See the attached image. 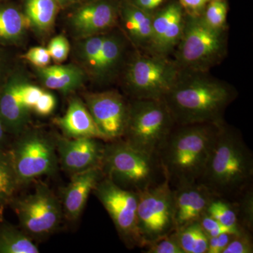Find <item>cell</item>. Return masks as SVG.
Masks as SVG:
<instances>
[{
    "label": "cell",
    "mask_w": 253,
    "mask_h": 253,
    "mask_svg": "<svg viewBox=\"0 0 253 253\" xmlns=\"http://www.w3.org/2000/svg\"><path fill=\"white\" fill-rule=\"evenodd\" d=\"M172 189L176 231L199 221L214 196L197 181L184 183Z\"/></svg>",
    "instance_id": "cell-14"
},
{
    "label": "cell",
    "mask_w": 253,
    "mask_h": 253,
    "mask_svg": "<svg viewBox=\"0 0 253 253\" xmlns=\"http://www.w3.org/2000/svg\"><path fill=\"white\" fill-rule=\"evenodd\" d=\"M253 181L252 151L239 130L224 123L197 182L215 197L234 201Z\"/></svg>",
    "instance_id": "cell-2"
},
{
    "label": "cell",
    "mask_w": 253,
    "mask_h": 253,
    "mask_svg": "<svg viewBox=\"0 0 253 253\" xmlns=\"http://www.w3.org/2000/svg\"><path fill=\"white\" fill-rule=\"evenodd\" d=\"M7 148L20 186L27 185L37 178L53 175L57 171L55 139L41 131H23Z\"/></svg>",
    "instance_id": "cell-8"
},
{
    "label": "cell",
    "mask_w": 253,
    "mask_h": 253,
    "mask_svg": "<svg viewBox=\"0 0 253 253\" xmlns=\"http://www.w3.org/2000/svg\"><path fill=\"white\" fill-rule=\"evenodd\" d=\"M38 246L22 229L0 217V253H38Z\"/></svg>",
    "instance_id": "cell-22"
},
{
    "label": "cell",
    "mask_w": 253,
    "mask_h": 253,
    "mask_svg": "<svg viewBox=\"0 0 253 253\" xmlns=\"http://www.w3.org/2000/svg\"><path fill=\"white\" fill-rule=\"evenodd\" d=\"M26 10L31 25L39 31L45 32L54 24L57 6L54 0H28Z\"/></svg>",
    "instance_id": "cell-25"
},
{
    "label": "cell",
    "mask_w": 253,
    "mask_h": 253,
    "mask_svg": "<svg viewBox=\"0 0 253 253\" xmlns=\"http://www.w3.org/2000/svg\"><path fill=\"white\" fill-rule=\"evenodd\" d=\"M207 253H219L217 237L208 236Z\"/></svg>",
    "instance_id": "cell-43"
},
{
    "label": "cell",
    "mask_w": 253,
    "mask_h": 253,
    "mask_svg": "<svg viewBox=\"0 0 253 253\" xmlns=\"http://www.w3.org/2000/svg\"><path fill=\"white\" fill-rule=\"evenodd\" d=\"M241 229L253 232V187L246 190L234 200Z\"/></svg>",
    "instance_id": "cell-29"
},
{
    "label": "cell",
    "mask_w": 253,
    "mask_h": 253,
    "mask_svg": "<svg viewBox=\"0 0 253 253\" xmlns=\"http://www.w3.org/2000/svg\"><path fill=\"white\" fill-rule=\"evenodd\" d=\"M137 194L138 227L145 244L175 231L174 193L167 176Z\"/></svg>",
    "instance_id": "cell-10"
},
{
    "label": "cell",
    "mask_w": 253,
    "mask_h": 253,
    "mask_svg": "<svg viewBox=\"0 0 253 253\" xmlns=\"http://www.w3.org/2000/svg\"><path fill=\"white\" fill-rule=\"evenodd\" d=\"M165 0H134V4L137 7L149 12L162 4Z\"/></svg>",
    "instance_id": "cell-40"
},
{
    "label": "cell",
    "mask_w": 253,
    "mask_h": 253,
    "mask_svg": "<svg viewBox=\"0 0 253 253\" xmlns=\"http://www.w3.org/2000/svg\"><path fill=\"white\" fill-rule=\"evenodd\" d=\"M253 253V234L242 230L234 236L227 247L222 253Z\"/></svg>",
    "instance_id": "cell-33"
},
{
    "label": "cell",
    "mask_w": 253,
    "mask_h": 253,
    "mask_svg": "<svg viewBox=\"0 0 253 253\" xmlns=\"http://www.w3.org/2000/svg\"><path fill=\"white\" fill-rule=\"evenodd\" d=\"M145 253H184L176 238V231L144 246Z\"/></svg>",
    "instance_id": "cell-32"
},
{
    "label": "cell",
    "mask_w": 253,
    "mask_h": 253,
    "mask_svg": "<svg viewBox=\"0 0 253 253\" xmlns=\"http://www.w3.org/2000/svg\"><path fill=\"white\" fill-rule=\"evenodd\" d=\"M105 35H96L84 38L80 46V55L82 61L85 63L86 67L91 71L101 49L104 41Z\"/></svg>",
    "instance_id": "cell-31"
},
{
    "label": "cell",
    "mask_w": 253,
    "mask_h": 253,
    "mask_svg": "<svg viewBox=\"0 0 253 253\" xmlns=\"http://www.w3.org/2000/svg\"><path fill=\"white\" fill-rule=\"evenodd\" d=\"M31 26L26 15L12 6L0 7V44H12L21 39Z\"/></svg>",
    "instance_id": "cell-23"
},
{
    "label": "cell",
    "mask_w": 253,
    "mask_h": 253,
    "mask_svg": "<svg viewBox=\"0 0 253 253\" xmlns=\"http://www.w3.org/2000/svg\"><path fill=\"white\" fill-rule=\"evenodd\" d=\"M23 58L38 68H44L49 66L51 59L47 48L43 46L31 48L23 55Z\"/></svg>",
    "instance_id": "cell-37"
},
{
    "label": "cell",
    "mask_w": 253,
    "mask_h": 253,
    "mask_svg": "<svg viewBox=\"0 0 253 253\" xmlns=\"http://www.w3.org/2000/svg\"><path fill=\"white\" fill-rule=\"evenodd\" d=\"M10 206L21 229L32 239H44L54 234L63 217L61 201L45 184L37 186L33 194L15 198Z\"/></svg>",
    "instance_id": "cell-9"
},
{
    "label": "cell",
    "mask_w": 253,
    "mask_h": 253,
    "mask_svg": "<svg viewBox=\"0 0 253 253\" xmlns=\"http://www.w3.org/2000/svg\"><path fill=\"white\" fill-rule=\"evenodd\" d=\"M7 131L5 129L4 125L0 120V149H6L8 148Z\"/></svg>",
    "instance_id": "cell-42"
},
{
    "label": "cell",
    "mask_w": 253,
    "mask_h": 253,
    "mask_svg": "<svg viewBox=\"0 0 253 253\" xmlns=\"http://www.w3.org/2000/svg\"><path fill=\"white\" fill-rule=\"evenodd\" d=\"M21 187L17 174L7 149H0V217H3L5 208L16 197Z\"/></svg>",
    "instance_id": "cell-24"
},
{
    "label": "cell",
    "mask_w": 253,
    "mask_h": 253,
    "mask_svg": "<svg viewBox=\"0 0 253 253\" xmlns=\"http://www.w3.org/2000/svg\"><path fill=\"white\" fill-rule=\"evenodd\" d=\"M47 49L55 62L62 63L67 59L69 54V42L64 36H56L50 41Z\"/></svg>",
    "instance_id": "cell-35"
},
{
    "label": "cell",
    "mask_w": 253,
    "mask_h": 253,
    "mask_svg": "<svg viewBox=\"0 0 253 253\" xmlns=\"http://www.w3.org/2000/svg\"><path fill=\"white\" fill-rule=\"evenodd\" d=\"M56 2H59L61 4H68V3L71 2L73 0H54Z\"/></svg>",
    "instance_id": "cell-45"
},
{
    "label": "cell",
    "mask_w": 253,
    "mask_h": 253,
    "mask_svg": "<svg viewBox=\"0 0 253 253\" xmlns=\"http://www.w3.org/2000/svg\"><path fill=\"white\" fill-rule=\"evenodd\" d=\"M93 192L109 213L126 247L143 249L146 244L138 227L137 193L123 189L105 176Z\"/></svg>",
    "instance_id": "cell-11"
},
{
    "label": "cell",
    "mask_w": 253,
    "mask_h": 253,
    "mask_svg": "<svg viewBox=\"0 0 253 253\" xmlns=\"http://www.w3.org/2000/svg\"><path fill=\"white\" fill-rule=\"evenodd\" d=\"M38 73L46 87L64 93L78 89L84 79L83 70L73 65L38 68Z\"/></svg>",
    "instance_id": "cell-19"
},
{
    "label": "cell",
    "mask_w": 253,
    "mask_h": 253,
    "mask_svg": "<svg viewBox=\"0 0 253 253\" xmlns=\"http://www.w3.org/2000/svg\"><path fill=\"white\" fill-rule=\"evenodd\" d=\"M104 176L101 166L73 174L69 184L61 193L60 201L63 215L71 221L79 219L89 195Z\"/></svg>",
    "instance_id": "cell-15"
},
{
    "label": "cell",
    "mask_w": 253,
    "mask_h": 253,
    "mask_svg": "<svg viewBox=\"0 0 253 253\" xmlns=\"http://www.w3.org/2000/svg\"><path fill=\"white\" fill-rule=\"evenodd\" d=\"M39 86L33 84H24L21 82L20 84L19 93L22 104L28 111H33L37 101L43 93Z\"/></svg>",
    "instance_id": "cell-36"
},
{
    "label": "cell",
    "mask_w": 253,
    "mask_h": 253,
    "mask_svg": "<svg viewBox=\"0 0 253 253\" xmlns=\"http://www.w3.org/2000/svg\"><path fill=\"white\" fill-rule=\"evenodd\" d=\"M210 1H212V0H210Z\"/></svg>",
    "instance_id": "cell-46"
},
{
    "label": "cell",
    "mask_w": 253,
    "mask_h": 253,
    "mask_svg": "<svg viewBox=\"0 0 253 253\" xmlns=\"http://www.w3.org/2000/svg\"><path fill=\"white\" fill-rule=\"evenodd\" d=\"M206 212L223 225L239 231L244 230L240 226L237 210L234 201L213 196Z\"/></svg>",
    "instance_id": "cell-27"
},
{
    "label": "cell",
    "mask_w": 253,
    "mask_h": 253,
    "mask_svg": "<svg viewBox=\"0 0 253 253\" xmlns=\"http://www.w3.org/2000/svg\"><path fill=\"white\" fill-rule=\"evenodd\" d=\"M221 125L196 123L176 125L173 128L158 155L172 188L198 181Z\"/></svg>",
    "instance_id": "cell-3"
},
{
    "label": "cell",
    "mask_w": 253,
    "mask_h": 253,
    "mask_svg": "<svg viewBox=\"0 0 253 253\" xmlns=\"http://www.w3.org/2000/svg\"><path fill=\"white\" fill-rule=\"evenodd\" d=\"M4 60L2 54L0 52V81H1V76H2L3 71H4Z\"/></svg>",
    "instance_id": "cell-44"
},
{
    "label": "cell",
    "mask_w": 253,
    "mask_h": 253,
    "mask_svg": "<svg viewBox=\"0 0 253 253\" xmlns=\"http://www.w3.org/2000/svg\"><path fill=\"white\" fill-rule=\"evenodd\" d=\"M180 69L166 56L150 51L136 54L126 68V87L133 99L163 100L172 89Z\"/></svg>",
    "instance_id": "cell-7"
},
{
    "label": "cell",
    "mask_w": 253,
    "mask_h": 253,
    "mask_svg": "<svg viewBox=\"0 0 253 253\" xmlns=\"http://www.w3.org/2000/svg\"><path fill=\"white\" fill-rule=\"evenodd\" d=\"M56 105V98L54 95L44 91L37 101L33 111L39 116H47L54 111Z\"/></svg>",
    "instance_id": "cell-38"
},
{
    "label": "cell",
    "mask_w": 253,
    "mask_h": 253,
    "mask_svg": "<svg viewBox=\"0 0 253 253\" xmlns=\"http://www.w3.org/2000/svg\"><path fill=\"white\" fill-rule=\"evenodd\" d=\"M153 16L135 5L126 6L123 12V24L128 36L138 46L149 47Z\"/></svg>",
    "instance_id": "cell-20"
},
{
    "label": "cell",
    "mask_w": 253,
    "mask_h": 253,
    "mask_svg": "<svg viewBox=\"0 0 253 253\" xmlns=\"http://www.w3.org/2000/svg\"><path fill=\"white\" fill-rule=\"evenodd\" d=\"M85 105L106 141L122 139L129 115V103L116 91L89 93Z\"/></svg>",
    "instance_id": "cell-12"
},
{
    "label": "cell",
    "mask_w": 253,
    "mask_h": 253,
    "mask_svg": "<svg viewBox=\"0 0 253 253\" xmlns=\"http://www.w3.org/2000/svg\"><path fill=\"white\" fill-rule=\"evenodd\" d=\"M229 83L208 72L183 71L163 101L176 125L225 123L224 113L237 97Z\"/></svg>",
    "instance_id": "cell-1"
},
{
    "label": "cell",
    "mask_w": 253,
    "mask_h": 253,
    "mask_svg": "<svg viewBox=\"0 0 253 253\" xmlns=\"http://www.w3.org/2000/svg\"><path fill=\"white\" fill-rule=\"evenodd\" d=\"M117 18V11L113 4L98 1L78 9L71 18V25L79 36L87 38L113 28Z\"/></svg>",
    "instance_id": "cell-17"
},
{
    "label": "cell",
    "mask_w": 253,
    "mask_h": 253,
    "mask_svg": "<svg viewBox=\"0 0 253 253\" xmlns=\"http://www.w3.org/2000/svg\"><path fill=\"white\" fill-rule=\"evenodd\" d=\"M236 234L231 233H224L217 236L218 239V245H219V253H222L224 249L227 247L228 245L231 242V240L234 239Z\"/></svg>",
    "instance_id": "cell-41"
},
{
    "label": "cell",
    "mask_w": 253,
    "mask_h": 253,
    "mask_svg": "<svg viewBox=\"0 0 253 253\" xmlns=\"http://www.w3.org/2000/svg\"><path fill=\"white\" fill-rule=\"evenodd\" d=\"M100 140L89 137H56L55 142L61 168L73 174L101 166L106 141L104 144Z\"/></svg>",
    "instance_id": "cell-13"
},
{
    "label": "cell",
    "mask_w": 253,
    "mask_h": 253,
    "mask_svg": "<svg viewBox=\"0 0 253 253\" xmlns=\"http://www.w3.org/2000/svg\"><path fill=\"white\" fill-rule=\"evenodd\" d=\"M124 42L116 35H105L104 42L91 73L98 79L112 76L121 63L124 54Z\"/></svg>",
    "instance_id": "cell-21"
},
{
    "label": "cell",
    "mask_w": 253,
    "mask_h": 253,
    "mask_svg": "<svg viewBox=\"0 0 253 253\" xmlns=\"http://www.w3.org/2000/svg\"><path fill=\"white\" fill-rule=\"evenodd\" d=\"M101 168L105 177L136 193L166 178L158 156L136 149L122 139L105 142Z\"/></svg>",
    "instance_id": "cell-4"
},
{
    "label": "cell",
    "mask_w": 253,
    "mask_h": 253,
    "mask_svg": "<svg viewBox=\"0 0 253 253\" xmlns=\"http://www.w3.org/2000/svg\"><path fill=\"white\" fill-rule=\"evenodd\" d=\"M210 0H179V5L193 17L201 16Z\"/></svg>",
    "instance_id": "cell-39"
},
{
    "label": "cell",
    "mask_w": 253,
    "mask_h": 253,
    "mask_svg": "<svg viewBox=\"0 0 253 253\" xmlns=\"http://www.w3.org/2000/svg\"><path fill=\"white\" fill-rule=\"evenodd\" d=\"M200 225L203 228L205 232L208 236L217 237L221 234L224 233H231V234H238L241 231L231 229L227 226L223 225L215 219L210 216L207 213L205 212L202 217L200 218L199 221Z\"/></svg>",
    "instance_id": "cell-34"
},
{
    "label": "cell",
    "mask_w": 253,
    "mask_h": 253,
    "mask_svg": "<svg viewBox=\"0 0 253 253\" xmlns=\"http://www.w3.org/2000/svg\"><path fill=\"white\" fill-rule=\"evenodd\" d=\"M227 5L222 0H212L201 15L204 22L215 29H226Z\"/></svg>",
    "instance_id": "cell-30"
},
{
    "label": "cell",
    "mask_w": 253,
    "mask_h": 253,
    "mask_svg": "<svg viewBox=\"0 0 253 253\" xmlns=\"http://www.w3.org/2000/svg\"><path fill=\"white\" fill-rule=\"evenodd\" d=\"M182 11V8L179 4L172 3L153 17L151 39L149 47L150 51L154 52L161 42L163 35L170 26L171 23L176 16Z\"/></svg>",
    "instance_id": "cell-28"
},
{
    "label": "cell",
    "mask_w": 253,
    "mask_h": 253,
    "mask_svg": "<svg viewBox=\"0 0 253 253\" xmlns=\"http://www.w3.org/2000/svg\"><path fill=\"white\" fill-rule=\"evenodd\" d=\"M21 83L12 76L0 86V120L8 134L16 136L25 131L30 120V111L20 97Z\"/></svg>",
    "instance_id": "cell-16"
},
{
    "label": "cell",
    "mask_w": 253,
    "mask_h": 253,
    "mask_svg": "<svg viewBox=\"0 0 253 253\" xmlns=\"http://www.w3.org/2000/svg\"><path fill=\"white\" fill-rule=\"evenodd\" d=\"M175 126L163 100L133 99L122 139L136 149L158 156Z\"/></svg>",
    "instance_id": "cell-6"
},
{
    "label": "cell",
    "mask_w": 253,
    "mask_h": 253,
    "mask_svg": "<svg viewBox=\"0 0 253 253\" xmlns=\"http://www.w3.org/2000/svg\"><path fill=\"white\" fill-rule=\"evenodd\" d=\"M176 234L184 253H207L208 236L199 221L176 231Z\"/></svg>",
    "instance_id": "cell-26"
},
{
    "label": "cell",
    "mask_w": 253,
    "mask_h": 253,
    "mask_svg": "<svg viewBox=\"0 0 253 253\" xmlns=\"http://www.w3.org/2000/svg\"><path fill=\"white\" fill-rule=\"evenodd\" d=\"M227 28L215 29L202 17L188 16L176 47L175 61L183 71L208 72L227 53Z\"/></svg>",
    "instance_id": "cell-5"
},
{
    "label": "cell",
    "mask_w": 253,
    "mask_h": 253,
    "mask_svg": "<svg viewBox=\"0 0 253 253\" xmlns=\"http://www.w3.org/2000/svg\"><path fill=\"white\" fill-rule=\"evenodd\" d=\"M56 123L66 137L96 138L106 141L89 110L81 100H71L64 116L57 118Z\"/></svg>",
    "instance_id": "cell-18"
}]
</instances>
